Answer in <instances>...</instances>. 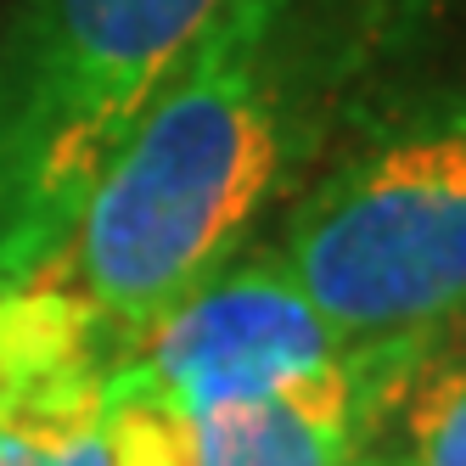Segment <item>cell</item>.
Returning <instances> with one entry per match:
<instances>
[{"mask_svg": "<svg viewBox=\"0 0 466 466\" xmlns=\"http://www.w3.org/2000/svg\"><path fill=\"white\" fill-rule=\"evenodd\" d=\"M388 405L405 427V461L393 466H466V338H427Z\"/></svg>", "mask_w": 466, "mask_h": 466, "instance_id": "obj_7", "label": "cell"}, {"mask_svg": "<svg viewBox=\"0 0 466 466\" xmlns=\"http://www.w3.org/2000/svg\"><path fill=\"white\" fill-rule=\"evenodd\" d=\"M298 0H230L129 124L74 230L35 281L68 287L107 354L230 253L287 175V17Z\"/></svg>", "mask_w": 466, "mask_h": 466, "instance_id": "obj_1", "label": "cell"}, {"mask_svg": "<svg viewBox=\"0 0 466 466\" xmlns=\"http://www.w3.org/2000/svg\"><path fill=\"white\" fill-rule=\"evenodd\" d=\"M281 264L338 343L432 338L466 315V96L354 147L292 208Z\"/></svg>", "mask_w": 466, "mask_h": 466, "instance_id": "obj_3", "label": "cell"}, {"mask_svg": "<svg viewBox=\"0 0 466 466\" xmlns=\"http://www.w3.org/2000/svg\"><path fill=\"white\" fill-rule=\"evenodd\" d=\"M46 466H118L113 444H107V427H102V410H96L79 432H68V439L46 455Z\"/></svg>", "mask_w": 466, "mask_h": 466, "instance_id": "obj_9", "label": "cell"}, {"mask_svg": "<svg viewBox=\"0 0 466 466\" xmlns=\"http://www.w3.org/2000/svg\"><path fill=\"white\" fill-rule=\"evenodd\" d=\"M354 466H393V461H354Z\"/></svg>", "mask_w": 466, "mask_h": 466, "instance_id": "obj_10", "label": "cell"}, {"mask_svg": "<svg viewBox=\"0 0 466 466\" xmlns=\"http://www.w3.org/2000/svg\"><path fill=\"white\" fill-rule=\"evenodd\" d=\"M96 410H102V371L74 377L62 388H46L23 405L0 410V466H46V455L79 432Z\"/></svg>", "mask_w": 466, "mask_h": 466, "instance_id": "obj_8", "label": "cell"}, {"mask_svg": "<svg viewBox=\"0 0 466 466\" xmlns=\"http://www.w3.org/2000/svg\"><path fill=\"white\" fill-rule=\"evenodd\" d=\"M427 338L354 349L343 365L270 399L169 416L102 393V427L118 466H354L371 410L388 405Z\"/></svg>", "mask_w": 466, "mask_h": 466, "instance_id": "obj_5", "label": "cell"}, {"mask_svg": "<svg viewBox=\"0 0 466 466\" xmlns=\"http://www.w3.org/2000/svg\"><path fill=\"white\" fill-rule=\"evenodd\" d=\"M230 0H6L0 12V287L74 230L129 124Z\"/></svg>", "mask_w": 466, "mask_h": 466, "instance_id": "obj_2", "label": "cell"}, {"mask_svg": "<svg viewBox=\"0 0 466 466\" xmlns=\"http://www.w3.org/2000/svg\"><path fill=\"white\" fill-rule=\"evenodd\" d=\"M354 349L338 343L276 248L230 253L147 331L107 354L102 393L169 416L270 399L309 382Z\"/></svg>", "mask_w": 466, "mask_h": 466, "instance_id": "obj_4", "label": "cell"}, {"mask_svg": "<svg viewBox=\"0 0 466 466\" xmlns=\"http://www.w3.org/2000/svg\"><path fill=\"white\" fill-rule=\"evenodd\" d=\"M107 371V338L68 287H0V410Z\"/></svg>", "mask_w": 466, "mask_h": 466, "instance_id": "obj_6", "label": "cell"}]
</instances>
